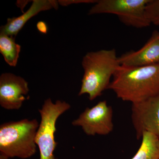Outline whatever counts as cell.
Segmentation results:
<instances>
[{"instance_id": "277c9868", "label": "cell", "mask_w": 159, "mask_h": 159, "mask_svg": "<svg viewBox=\"0 0 159 159\" xmlns=\"http://www.w3.org/2000/svg\"><path fill=\"white\" fill-rule=\"evenodd\" d=\"M70 108V105L66 101L57 100L54 102L50 98L44 101L39 110L41 121L35 138L39 159H58L54 155L57 145L55 140L56 122L61 115Z\"/></svg>"}, {"instance_id": "9c48e42d", "label": "cell", "mask_w": 159, "mask_h": 159, "mask_svg": "<svg viewBox=\"0 0 159 159\" xmlns=\"http://www.w3.org/2000/svg\"><path fill=\"white\" fill-rule=\"evenodd\" d=\"M120 65L145 66L159 64V33L155 31L147 42L137 51H130L119 57Z\"/></svg>"}, {"instance_id": "4fadbf2b", "label": "cell", "mask_w": 159, "mask_h": 159, "mask_svg": "<svg viewBox=\"0 0 159 159\" xmlns=\"http://www.w3.org/2000/svg\"><path fill=\"white\" fill-rule=\"evenodd\" d=\"M146 14L151 24L159 25V0H149L146 6Z\"/></svg>"}, {"instance_id": "8992f818", "label": "cell", "mask_w": 159, "mask_h": 159, "mask_svg": "<svg viewBox=\"0 0 159 159\" xmlns=\"http://www.w3.org/2000/svg\"><path fill=\"white\" fill-rule=\"evenodd\" d=\"M72 124L81 127L87 135H107L113 130L112 108L106 100L100 101L93 107H87Z\"/></svg>"}, {"instance_id": "9a60e30c", "label": "cell", "mask_w": 159, "mask_h": 159, "mask_svg": "<svg viewBox=\"0 0 159 159\" xmlns=\"http://www.w3.org/2000/svg\"><path fill=\"white\" fill-rule=\"evenodd\" d=\"M0 159H11L7 157L3 156L1 155H0Z\"/></svg>"}, {"instance_id": "7a4b0ae2", "label": "cell", "mask_w": 159, "mask_h": 159, "mask_svg": "<svg viewBox=\"0 0 159 159\" xmlns=\"http://www.w3.org/2000/svg\"><path fill=\"white\" fill-rule=\"evenodd\" d=\"M120 66L115 49L87 53L82 58L84 75L78 95L87 94L94 100L107 89L111 79Z\"/></svg>"}, {"instance_id": "3957f363", "label": "cell", "mask_w": 159, "mask_h": 159, "mask_svg": "<svg viewBox=\"0 0 159 159\" xmlns=\"http://www.w3.org/2000/svg\"><path fill=\"white\" fill-rule=\"evenodd\" d=\"M39 123L25 119L0 125V155L9 158H29L37 150L35 138Z\"/></svg>"}, {"instance_id": "8fae6325", "label": "cell", "mask_w": 159, "mask_h": 159, "mask_svg": "<svg viewBox=\"0 0 159 159\" xmlns=\"http://www.w3.org/2000/svg\"><path fill=\"white\" fill-rule=\"evenodd\" d=\"M141 145L131 159H159V138L153 134L145 132Z\"/></svg>"}, {"instance_id": "5b68a950", "label": "cell", "mask_w": 159, "mask_h": 159, "mask_svg": "<svg viewBox=\"0 0 159 159\" xmlns=\"http://www.w3.org/2000/svg\"><path fill=\"white\" fill-rule=\"evenodd\" d=\"M149 0H99L89 11V15H116L125 25L142 29L150 26L146 7Z\"/></svg>"}, {"instance_id": "2e32d148", "label": "cell", "mask_w": 159, "mask_h": 159, "mask_svg": "<svg viewBox=\"0 0 159 159\" xmlns=\"http://www.w3.org/2000/svg\"></svg>"}, {"instance_id": "5bb4252c", "label": "cell", "mask_w": 159, "mask_h": 159, "mask_svg": "<svg viewBox=\"0 0 159 159\" xmlns=\"http://www.w3.org/2000/svg\"><path fill=\"white\" fill-rule=\"evenodd\" d=\"M61 6H67L73 4H80V3H96L97 1L94 0H62L57 1Z\"/></svg>"}, {"instance_id": "52a82bcc", "label": "cell", "mask_w": 159, "mask_h": 159, "mask_svg": "<svg viewBox=\"0 0 159 159\" xmlns=\"http://www.w3.org/2000/svg\"><path fill=\"white\" fill-rule=\"evenodd\" d=\"M131 118L138 139L148 132L159 138V94L132 103Z\"/></svg>"}, {"instance_id": "7c38bea8", "label": "cell", "mask_w": 159, "mask_h": 159, "mask_svg": "<svg viewBox=\"0 0 159 159\" xmlns=\"http://www.w3.org/2000/svg\"><path fill=\"white\" fill-rule=\"evenodd\" d=\"M20 51L21 46L16 43L15 37L0 34V53L10 66L17 65Z\"/></svg>"}, {"instance_id": "6da1fadb", "label": "cell", "mask_w": 159, "mask_h": 159, "mask_svg": "<svg viewBox=\"0 0 159 159\" xmlns=\"http://www.w3.org/2000/svg\"><path fill=\"white\" fill-rule=\"evenodd\" d=\"M107 89L119 99L132 103L157 96L159 94V64L145 66L120 65Z\"/></svg>"}, {"instance_id": "ba28073f", "label": "cell", "mask_w": 159, "mask_h": 159, "mask_svg": "<svg viewBox=\"0 0 159 159\" xmlns=\"http://www.w3.org/2000/svg\"><path fill=\"white\" fill-rule=\"evenodd\" d=\"M29 91V83L20 76L4 73L0 76V106L7 110H17L22 106Z\"/></svg>"}, {"instance_id": "30bf717a", "label": "cell", "mask_w": 159, "mask_h": 159, "mask_svg": "<svg viewBox=\"0 0 159 159\" xmlns=\"http://www.w3.org/2000/svg\"><path fill=\"white\" fill-rule=\"evenodd\" d=\"M29 9L18 17L8 18L6 25L1 26L0 34L15 37L31 18L41 11L58 9V2L51 0H34Z\"/></svg>"}]
</instances>
